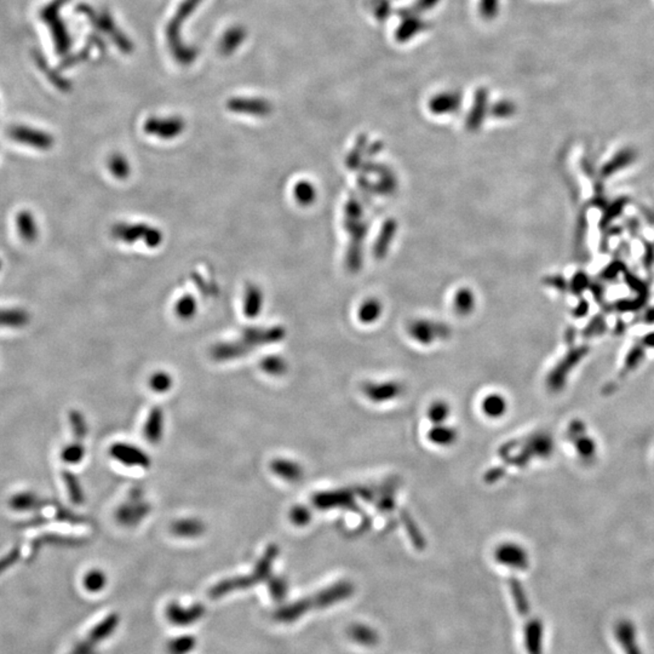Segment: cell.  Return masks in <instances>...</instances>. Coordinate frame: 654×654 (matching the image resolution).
Segmentation results:
<instances>
[{"label": "cell", "instance_id": "6da1fadb", "mask_svg": "<svg viewBox=\"0 0 654 654\" xmlns=\"http://www.w3.org/2000/svg\"><path fill=\"white\" fill-rule=\"evenodd\" d=\"M285 337L284 328L274 327H247L238 341L217 343L211 348V358L216 361H229L250 354L256 347L276 343Z\"/></svg>", "mask_w": 654, "mask_h": 654}, {"label": "cell", "instance_id": "7a4b0ae2", "mask_svg": "<svg viewBox=\"0 0 654 654\" xmlns=\"http://www.w3.org/2000/svg\"><path fill=\"white\" fill-rule=\"evenodd\" d=\"M110 235L114 240L133 245L142 242L150 249H157L164 242V233L157 227L147 223L118 222L112 227Z\"/></svg>", "mask_w": 654, "mask_h": 654}, {"label": "cell", "instance_id": "3957f363", "mask_svg": "<svg viewBox=\"0 0 654 654\" xmlns=\"http://www.w3.org/2000/svg\"><path fill=\"white\" fill-rule=\"evenodd\" d=\"M278 545H269V546L266 548V551H264V554H263L262 559L259 560V564L256 566L254 573H251L250 576H247V577L234 578V579H229V581H222V583H219V584H217V586H214V588L211 589V596H212V598H218V596H222L224 593H230V591H233V590L235 589L249 588V586H254L256 583H259V581H262L264 578H268V576L271 573L273 562H274L275 559L278 557Z\"/></svg>", "mask_w": 654, "mask_h": 654}, {"label": "cell", "instance_id": "277c9868", "mask_svg": "<svg viewBox=\"0 0 654 654\" xmlns=\"http://www.w3.org/2000/svg\"><path fill=\"white\" fill-rule=\"evenodd\" d=\"M68 0H53L48 6L41 10V19L48 24V28L53 33V41L58 53H66L71 46V38L66 28L65 22L61 20L60 9Z\"/></svg>", "mask_w": 654, "mask_h": 654}, {"label": "cell", "instance_id": "5b68a950", "mask_svg": "<svg viewBox=\"0 0 654 654\" xmlns=\"http://www.w3.org/2000/svg\"><path fill=\"white\" fill-rule=\"evenodd\" d=\"M186 129L185 120L180 117L150 118L143 125L147 135L160 140H175Z\"/></svg>", "mask_w": 654, "mask_h": 654}, {"label": "cell", "instance_id": "8992f818", "mask_svg": "<svg viewBox=\"0 0 654 654\" xmlns=\"http://www.w3.org/2000/svg\"><path fill=\"white\" fill-rule=\"evenodd\" d=\"M494 559L498 564L507 566L509 569L525 571L529 566V556L521 545L515 543H504L497 546Z\"/></svg>", "mask_w": 654, "mask_h": 654}, {"label": "cell", "instance_id": "52a82bcc", "mask_svg": "<svg viewBox=\"0 0 654 654\" xmlns=\"http://www.w3.org/2000/svg\"><path fill=\"white\" fill-rule=\"evenodd\" d=\"M150 510V504L142 501V493L138 489L137 493H133V496L130 497V502L125 503L118 510V521L121 525L129 526V527L137 525L140 521L143 520L148 515Z\"/></svg>", "mask_w": 654, "mask_h": 654}, {"label": "cell", "instance_id": "ba28073f", "mask_svg": "<svg viewBox=\"0 0 654 654\" xmlns=\"http://www.w3.org/2000/svg\"><path fill=\"white\" fill-rule=\"evenodd\" d=\"M109 453L114 460L120 462L121 464L128 465V467H138V468H150V460L148 455L145 451H142L141 448L136 447L133 445L118 442L110 447Z\"/></svg>", "mask_w": 654, "mask_h": 654}, {"label": "cell", "instance_id": "9c48e42d", "mask_svg": "<svg viewBox=\"0 0 654 654\" xmlns=\"http://www.w3.org/2000/svg\"><path fill=\"white\" fill-rule=\"evenodd\" d=\"M614 638L624 654H642L638 645L636 626L629 619H622L614 626Z\"/></svg>", "mask_w": 654, "mask_h": 654}, {"label": "cell", "instance_id": "30bf717a", "mask_svg": "<svg viewBox=\"0 0 654 654\" xmlns=\"http://www.w3.org/2000/svg\"><path fill=\"white\" fill-rule=\"evenodd\" d=\"M353 590H354V586L349 581H339L337 584H333L326 590H323L316 596L311 598V605L319 607V608L335 605V603L343 601L346 598H351V593H354Z\"/></svg>", "mask_w": 654, "mask_h": 654}, {"label": "cell", "instance_id": "8fae6325", "mask_svg": "<svg viewBox=\"0 0 654 654\" xmlns=\"http://www.w3.org/2000/svg\"><path fill=\"white\" fill-rule=\"evenodd\" d=\"M227 105L233 113L247 114L254 117H266L271 112V103L263 98H233Z\"/></svg>", "mask_w": 654, "mask_h": 654}, {"label": "cell", "instance_id": "7c38bea8", "mask_svg": "<svg viewBox=\"0 0 654 654\" xmlns=\"http://www.w3.org/2000/svg\"><path fill=\"white\" fill-rule=\"evenodd\" d=\"M544 626L541 619L532 618L526 623L524 629V643L527 654H543Z\"/></svg>", "mask_w": 654, "mask_h": 654}, {"label": "cell", "instance_id": "4fadbf2b", "mask_svg": "<svg viewBox=\"0 0 654 654\" xmlns=\"http://www.w3.org/2000/svg\"><path fill=\"white\" fill-rule=\"evenodd\" d=\"M11 137L17 140L22 143H28L33 147L41 148V150H48L53 145V140L48 133H43L39 130L31 129L26 126H17L11 130Z\"/></svg>", "mask_w": 654, "mask_h": 654}, {"label": "cell", "instance_id": "5bb4252c", "mask_svg": "<svg viewBox=\"0 0 654 654\" xmlns=\"http://www.w3.org/2000/svg\"><path fill=\"white\" fill-rule=\"evenodd\" d=\"M363 394L373 403H387L403 394V388L395 382L368 383L363 387Z\"/></svg>", "mask_w": 654, "mask_h": 654}, {"label": "cell", "instance_id": "9a60e30c", "mask_svg": "<svg viewBox=\"0 0 654 654\" xmlns=\"http://www.w3.org/2000/svg\"><path fill=\"white\" fill-rule=\"evenodd\" d=\"M353 497L347 491H331V492L316 493L313 497V504L319 509H331L351 504Z\"/></svg>", "mask_w": 654, "mask_h": 654}, {"label": "cell", "instance_id": "2e32d148", "mask_svg": "<svg viewBox=\"0 0 654 654\" xmlns=\"http://www.w3.org/2000/svg\"><path fill=\"white\" fill-rule=\"evenodd\" d=\"M263 304H264V296L263 291L259 285L251 284L246 287L245 294H244V301H242V311L247 318L254 319L259 316L262 311Z\"/></svg>", "mask_w": 654, "mask_h": 654}, {"label": "cell", "instance_id": "e0dca14e", "mask_svg": "<svg viewBox=\"0 0 654 654\" xmlns=\"http://www.w3.org/2000/svg\"><path fill=\"white\" fill-rule=\"evenodd\" d=\"M114 619L113 617L108 618L105 623H102L100 626H97L96 629L91 631V634L85 638L84 641L81 642L79 645L76 646V648L72 650L71 654H93V646L96 645L97 642L100 641L101 638H105L107 635L109 634V631L112 629V624H113Z\"/></svg>", "mask_w": 654, "mask_h": 654}, {"label": "cell", "instance_id": "ac0fdd59", "mask_svg": "<svg viewBox=\"0 0 654 654\" xmlns=\"http://www.w3.org/2000/svg\"><path fill=\"white\" fill-rule=\"evenodd\" d=\"M271 472L289 482L299 481L303 477V468L301 464L290 460H274L271 464Z\"/></svg>", "mask_w": 654, "mask_h": 654}, {"label": "cell", "instance_id": "d6986e66", "mask_svg": "<svg viewBox=\"0 0 654 654\" xmlns=\"http://www.w3.org/2000/svg\"><path fill=\"white\" fill-rule=\"evenodd\" d=\"M162 432H164V412L162 408L155 406L152 408L150 416L145 422V439L152 444H157L162 440Z\"/></svg>", "mask_w": 654, "mask_h": 654}, {"label": "cell", "instance_id": "ffe728a7", "mask_svg": "<svg viewBox=\"0 0 654 654\" xmlns=\"http://www.w3.org/2000/svg\"><path fill=\"white\" fill-rule=\"evenodd\" d=\"M48 504H51V502L44 501L41 497L32 492L17 493L10 499V507L17 512L36 510V509L48 507Z\"/></svg>", "mask_w": 654, "mask_h": 654}, {"label": "cell", "instance_id": "44dd1931", "mask_svg": "<svg viewBox=\"0 0 654 654\" xmlns=\"http://www.w3.org/2000/svg\"><path fill=\"white\" fill-rule=\"evenodd\" d=\"M348 635L353 641L359 643L361 646L372 647L375 646L380 641V635L372 629L371 626L366 624H355L351 626L348 630Z\"/></svg>", "mask_w": 654, "mask_h": 654}, {"label": "cell", "instance_id": "7402d4cb", "mask_svg": "<svg viewBox=\"0 0 654 654\" xmlns=\"http://www.w3.org/2000/svg\"><path fill=\"white\" fill-rule=\"evenodd\" d=\"M171 531L175 536L181 538H195L202 536L205 531V525L197 519H183L175 521L171 526Z\"/></svg>", "mask_w": 654, "mask_h": 654}, {"label": "cell", "instance_id": "603a6c76", "mask_svg": "<svg viewBox=\"0 0 654 654\" xmlns=\"http://www.w3.org/2000/svg\"><path fill=\"white\" fill-rule=\"evenodd\" d=\"M481 406L484 415L493 420L501 418L502 416H504L505 412L508 411V401L504 396L498 393L486 396Z\"/></svg>", "mask_w": 654, "mask_h": 654}, {"label": "cell", "instance_id": "cb8c5ba5", "mask_svg": "<svg viewBox=\"0 0 654 654\" xmlns=\"http://www.w3.org/2000/svg\"><path fill=\"white\" fill-rule=\"evenodd\" d=\"M458 437V432L452 427H447L444 424H437L434 425L428 432V439L432 441V444L442 447H447L455 444Z\"/></svg>", "mask_w": 654, "mask_h": 654}, {"label": "cell", "instance_id": "d4e9b609", "mask_svg": "<svg viewBox=\"0 0 654 654\" xmlns=\"http://www.w3.org/2000/svg\"><path fill=\"white\" fill-rule=\"evenodd\" d=\"M109 172L117 180H126L131 174V165L129 160L123 154L114 153L108 157L107 162Z\"/></svg>", "mask_w": 654, "mask_h": 654}, {"label": "cell", "instance_id": "484cf974", "mask_svg": "<svg viewBox=\"0 0 654 654\" xmlns=\"http://www.w3.org/2000/svg\"><path fill=\"white\" fill-rule=\"evenodd\" d=\"M509 586H510L514 605L517 607V612L521 616H529L531 606H529V598H527L524 586H521L520 581L515 578L510 579Z\"/></svg>", "mask_w": 654, "mask_h": 654}, {"label": "cell", "instance_id": "4316f807", "mask_svg": "<svg viewBox=\"0 0 654 654\" xmlns=\"http://www.w3.org/2000/svg\"><path fill=\"white\" fill-rule=\"evenodd\" d=\"M62 480L65 481L66 489L68 492L71 502L77 505L83 504L85 501L84 491L77 477L73 472L65 470L62 472Z\"/></svg>", "mask_w": 654, "mask_h": 654}, {"label": "cell", "instance_id": "83f0119b", "mask_svg": "<svg viewBox=\"0 0 654 654\" xmlns=\"http://www.w3.org/2000/svg\"><path fill=\"white\" fill-rule=\"evenodd\" d=\"M198 311V303L193 296L185 295L178 299L175 304V313L181 320H190L195 316Z\"/></svg>", "mask_w": 654, "mask_h": 654}, {"label": "cell", "instance_id": "f1b7e54d", "mask_svg": "<svg viewBox=\"0 0 654 654\" xmlns=\"http://www.w3.org/2000/svg\"><path fill=\"white\" fill-rule=\"evenodd\" d=\"M84 441L81 440H76L72 444L67 445L61 452V460H63L66 464H78L84 460Z\"/></svg>", "mask_w": 654, "mask_h": 654}, {"label": "cell", "instance_id": "f546056e", "mask_svg": "<svg viewBox=\"0 0 654 654\" xmlns=\"http://www.w3.org/2000/svg\"><path fill=\"white\" fill-rule=\"evenodd\" d=\"M69 423L72 427L73 435L76 440L84 441L85 437L88 435V423L85 420L84 415L77 410H73L69 412Z\"/></svg>", "mask_w": 654, "mask_h": 654}, {"label": "cell", "instance_id": "4dcf8cb0", "mask_svg": "<svg viewBox=\"0 0 654 654\" xmlns=\"http://www.w3.org/2000/svg\"><path fill=\"white\" fill-rule=\"evenodd\" d=\"M450 413H451V408L448 406L447 403L439 400L429 406L427 416L434 425H437V424H444L450 416Z\"/></svg>", "mask_w": 654, "mask_h": 654}, {"label": "cell", "instance_id": "1f68e13d", "mask_svg": "<svg viewBox=\"0 0 654 654\" xmlns=\"http://www.w3.org/2000/svg\"><path fill=\"white\" fill-rule=\"evenodd\" d=\"M261 368L268 375H281L286 372L287 363L281 356H266L261 361Z\"/></svg>", "mask_w": 654, "mask_h": 654}, {"label": "cell", "instance_id": "d6a6232c", "mask_svg": "<svg viewBox=\"0 0 654 654\" xmlns=\"http://www.w3.org/2000/svg\"><path fill=\"white\" fill-rule=\"evenodd\" d=\"M105 581H107V578L105 573L98 569H93L85 576L84 586L91 593H97L105 588Z\"/></svg>", "mask_w": 654, "mask_h": 654}, {"label": "cell", "instance_id": "836d02e7", "mask_svg": "<svg viewBox=\"0 0 654 654\" xmlns=\"http://www.w3.org/2000/svg\"><path fill=\"white\" fill-rule=\"evenodd\" d=\"M150 385L154 392H167L172 387V377L166 372H157L150 377Z\"/></svg>", "mask_w": 654, "mask_h": 654}, {"label": "cell", "instance_id": "e575fe53", "mask_svg": "<svg viewBox=\"0 0 654 654\" xmlns=\"http://www.w3.org/2000/svg\"><path fill=\"white\" fill-rule=\"evenodd\" d=\"M242 39H244V31L240 28H232V31L227 32L226 36H223L221 48L224 53H230L235 50L234 48L240 45Z\"/></svg>", "mask_w": 654, "mask_h": 654}, {"label": "cell", "instance_id": "d590c367", "mask_svg": "<svg viewBox=\"0 0 654 654\" xmlns=\"http://www.w3.org/2000/svg\"><path fill=\"white\" fill-rule=\"evenodd\" d=\"M202 613V608L200 606H195L193 610H190V612L188 611H182L181 608L175 607V606H172L171 610H170V616L178 623L190 622L192 619L200 617Z\"/></svg>", "mask_w": 654, "mask_h": 654}, {"label": "cell", "instance_id": "8d00e7d4", "mask_svg": "<svg viewBox=\"0 0 654 654\" xmlns=\"http://www.w3.org/2000/svg\"><path fill=\"white\" fill-rule=\"evenodd\" d=\"M290 519L294 525L296 526H306L309 524V521L311 519V510L307 508V507H303V505H297L295 508H292L290 513Z\"/></svg>", "mask_w": 654, "mask_h": 654}, {"label": "cell", "instance_id": "74e56055", "mask_svg": "<svg viewBox=\"0 0 654 654\" xmlns=\"http://www.w3.org/2000/svg\"><path fill=\"white\" fill-rule=\"evenodd\" d=\"M404 517L406 519V527H408V534H410V537H411L412 541H413V544H415L417 549H424L425 541H424L423 536H422L420 531L417 529L416 526H415V522L411 520V517H408V513H404Z\"/></svg>", "mask_w": 654, "mask_h": 654}, {"label": "cell", "instance_id": "f35d334b", "mask_svg": "<svg viewBox=\"0 0 654 654\" xmlns=\"http://www.w3.org/2000/svg\"><path fill=\"white\" fill-rule=\"evenodd\" d=\"M20 556V549H19V548H14L11 551H9V554L1 557V559H0V576L4 573L5 571H8L11 566L15 565V564L19 561Z\"/></svg>", "mask_w": 654, "mask_h": 654}, {"label": "cell", "instance_id": "ab89813d", "mask_svg": "<svg viewBox=\"0 0 654 654\" xmlns=\"http://www.w3.org/2000/svg\"><path fill=\"white\" fill-rule=\"evenodd\" d=\"M271 591L275 598H283L287 591L286 581L283 579H275L274 581H271Z\"/></svg>", "mask_w": 654, "mask_h": 654}, {"label": "cell", "instance_id": "60d3db41", "mask_svg": "<svg viewBox=\"0 0 654 654\" xmlns=\"http://www.w3.org/2000/svg\"><path fill=\"white\" fill-rule=\"evenodd\" d=\"M190 647H192V638H181V641L175 645L174 652L176 654L186 653L187 650H190Z\"/></svg>", "mask_w": 654, "mask_h": 654}]
</instances>
